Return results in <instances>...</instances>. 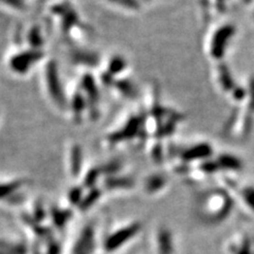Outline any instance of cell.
<instances>
[{"label":"cell","instance_id":"cell-1","mask_svg":"<svg viewBox=\"0 0 254 254\" xmlns=\"http://www.w3.org/2000/svg\"><path fill=\"white\" fill-rule=\"evenodd\" d=\"M44 86L53 105L62 111H67L69 96L64 87L59 64L54 59L48 60L44 66Z\"/></svg>","mask_w":254,"mask_h":254},{"label":"cell","instance_id":"cell-2","mask_svg":"<svg viewBox=\"0 0 254 254\" xmlns=\"http://www.w3.org/2000/svg\"><path fill=\"white\" fill-rule=\"evenodd\" d=\"M144 127H146L145 115L141 113L132 114L120 128L107 136L106 141L109 146H114L119 145L121 143L138 139L144 131Z\"/></svg>","mask_w":254,"mask_h":254},{"label":"cell","instance_id":"cell-3","mask_svg":"<svg viewBox=\"0 0 254 254\" xmlns=\"http://www.w3.org/2000/svg\"><path fill=\"white\" fill-rule=\"evenodd\" d=\"M44 50H33L26 48L16 51L8 60L9 70L15 76L24 77L30 72L38 63L45 60Z\"/></svg>","mask_w":254,"mask_h":254},{"label":"cell","instance_id":"cell-4","mask_svg":"<svg viewBox=\"0 0 254 254\" xmlns=\"http://www.w3.org/2000/svg\"><path fill=\"white\" fill-rule=\"evenodd\" d=\"M79 87L83 91L88 102V118L90 120H96L100 115V82H97L95 76L90 72H86L79 80Z\"/></svg>","mask_w":254,"mask_h":254},{"label":"cell","instance_id":"cell-5","mask_svg":"<svg viewBox=\"0 0 254 254\" xmlns=\"http://www.w3.org/2000/svg\"><path fill=\"white\" fill-rule=\"evenodd\" d=\"M51 13L60 21V27L63 33L68 35L83 26L79 15L69 2H59L52 7Z\"/></svg>","mask_w":254,"mask_h":254},{"label":"cell","instance_id":"cell-6","mask_svg":"<svg viewBox=\"0 0 254 254\" xmlns=\"http://www.w3.org/2000/svg\"><path fill=\"white\" fill-rule=\"evenodd\" d=\"M141 223L132 222L128 226H125L111 234L104 242V249L107 252H114L125 244L130 241L135 236L140 232Z\"/></svg>","mask_w":254,"mask_h":254},{"label":"cell","instance_id":"cell-7","mask_svg":"<svg viewBox=\"0 0 254 254\" xmlns=\"http://www.w3.org/2000/svg\"><path fill=\"white\" fill-rule=\"evenodd\" d=\"M68 111L77 124L82 123L86 115L88 117V102L79 87L74 90L71 96H69Z\"/></svg>","mask_w":254,"mask_h":254},{"label":"cell","instance_id":"cell-8","mask_svg":"<svg viewBox=\"0 0 254 254\" xmlns=\"http://www.w3.org/2000/svg\"><path fill=\"white\" fill-rule=\"evenodd\" d=\"M69 59L74 66L85 68H95L100 65V55L97 52L83 48H76L71 50Z\"/></svg>","mask_w":254,"mask_h":254},{"label":"cell","instance_id":"cell-9","mask_svg":"<svg viewBox=\"0 0 254 254\" xmlns=\"http://www.w3.org/2000/svg\"><path fill=\"white\" fill-rule=\"evenodd\" d=\"M95 248V227L86 226L80 232L74 245L71 254H92Z\"/></svg>","mask_w":254,"mask_h":254},{"label":"cell","instance_id":"cell-10","mask_svg":"<svg viewBox=\"0 0 254 254\" xmlns=\"http://www.w3.org/2000/svg\"><path fill=\"white\" fill-rule=\"evenodd\" d=\"M84 153L83 148L79 143H73L69 147L68 152V164L69 172L72 177H79L83 170Z\"/></svg>","mask_w":254,"mask_h":254},{"label":"cell","instance_id":"cell-11","mask_svg":"<svg viewBox=\"0 0 254 254\" xmlns=\"http://www.w3.org/2000/svg\"><path fill=\"white\" fill-rule=\"evenodd\" d=\"M26 43L29 49L44 50L46 46V37L43 28L39 25H32L26 33ZM45 51V50H44Z\"/></svg>","mask_w":254,"mask_h":254},{"label":"cell","instance_id":"cell-12","mask_svg":"<svg viewBox=\"0 0 254 254\" xmlns=\"http://www.w3.org/2000/svg\"><path fill=\"white\" fill-rule=\"evenodd\" d=\"M129 68L128 61L123 55L115 54L108 60L105 71L111 74L114 79L123 78V74L127 72Z\"/></svg>","mask_w":254,"mask_h":254},{"label":"cell","instance_id":"cell-13","mask_svg":"<svg viewBox=\"0 0 254 254\" xmlns=\"http://www.w3.org/2000/svg\"><path fill=\"white\" fill-rule=\"evenodd\" d=\"M27 184L25 179H15V180L0 182V200H7L16 194Z\"/></svg>","mask_w":254,"mask_h":254},{"label":"cell","instance_id":"cell-14","mask_svg":"<svg viewBox=\"0 0 254 254\" xmlns=\"http://www.w3.org/2000/svg\"><path fill=\"white\" fill-rule=\"evenodd\" d=\"M135 180L128 176L114 175L106 177L104 180V187L107 190H129L134 188Z\"/></svg>","mask_w":254,"mask_h":254},{"label":"cell","instance_id":"cell-15","mask_svg":"<svg viewBox=\"0 0 254 254\" xmlns=\"http://www.w3.org/2000/svg\"><path fill=\"white\" fill-rule=\"evenodd\" d=\"M112 89L119 92V95L126 97V99H135L138 95V89L136 84L131 79L127 78H120L115 79Z\"/></svg>","mask_w":254,"mask_h":254},{"label":"cell","instance_id":"cell-16","mask_svg":"<svg viewBox=\"0 0 254 254\" xmlns=\"http://www.w3.org/2000/svg\"><path fill=\"white\" fill-rule=\"evenodd\" d=\"M105 1L114 8L123 10L125 12L138 13L142 8L140 0H105Z\"/></svg>","mask_w":254,"mask_h":254},{"label":"cell","instance_id":"cell-17","mask_svg":"<svg viewBox=\"0 0 254 254\" xmlns=\"http://www.w3.org/2000/svg\"><path fill=\"white\" fill-rule=\"evenodd\" d=\"M158 249L160 254H171L173 250V242H172V236L169 233V231L164 229L160 230L158 236Z\"/></svg>","mask_w":254,"mask_h":254},{"label":"cell","instance_id":"cell-18","mask_svg":"<svg viewBox=\"0 0 254 254\" xmlns=\"http://www.w3.org/2000/svg\"><path fill=\"white\" fill-rule=\"evenodd\" d=\"M102 176L103 174L100 166L91 167V169L84 175L82 186L85 189H89V190L92 188H95L97 181L100 180V178Z\"/></svg>","mask_w":254,"mask_h":254},{"label":"cell","instance_id":"cell-19","mask_svg":"<svg viewBox=\"0 0 254 254\" xmlns=\"http://www.w3.org/2000/svg\"><path fill=\"white\" fill-rule=\"evenodd\" d=\"M101 195H102V192H101V190L95 187V188H92L89 190V192H87L85 194L84 196V198L82 200V203H80V205L79 206V207L80 210H88L90 209V207L94 206L97 200L100 199L101 197Z\"/></svg>","mask_w":254,"mask_h":254},{"label":"cell","instance_id":"cell-20","mask_svg":"<svg viewBox=\"0 0 254 254\" xmlns=\"http://www.w3.org/2000/svg\"><path fill=\"white\" fill-rule=\"evenodd\" d=\"M165 186V179L163 176L154 174L146 178L145 190L149 194L157 193Z\"/></svg>","mask_w":254,"mask_h":254},{"label":"cell","instance_id":"cell-21","mask_svg":"<svg viewBox=\"0 0 254 254\" xmlns=\"http://www.w3.org/2000/svg\"><path fill=\"white\" fill-rule=\"evenodd\" d=\"M100 167L102 170L103 176H105V177L114 176V175H118V173L122 171L123 162L119 159H113V160L109 161V162L104 163Z\"/></svg>","mask_w":254,"mask_h":254},{"label":"cell","instance_id":"cell-22","mask_svg":"<svg viewBox=\"0 0 254 254\" xmlns=\"http://www.w3.org/2000/svg\"><path fill=\"white\" fill-rule=\"evenodd\" d=\"M0 5L14 12L24 13L28 11L27 0H0Z\"/></svg>","mask_w":254,"mask_h":254},{"label":"cell","instance_id":"cell-23","mask_svg":"<svg viewBox=\"0 0 254 254\" xmlns=\"http://www.w3.org/2000/svg\"><path fill=\"white\" fill-rule=\"evenodd\" d=\"M85 188L80 184V186L73 187L68 193V200L69 203L73 206H79L85 196Z\"/></svg>","mask_w":254,"mask_h":254},{"label":"cell","instance_id":"cell-24","mask_svg":"<svg viewBox=\"0 0 254 254\" xmlns=\"http://www.w3.org/2000/svg\"><path fill=\"white\" fill-rule=\"evenodd\" d=\"M65 211L61 210H54L53 211V222L59 227H63L64 223L67 222V217L65 216Z\"/></svg>","mask_w":254,"mask_h":254},{"label":"cell","instance_id":"cell-25","mask_svg":"<svg viewBox=\"0 0 254 254\" xmlns=\"http://www.w3.org/2000/svg\"><path fill=\"white\" fill-rule=\"evenodd\" d=\"M140 1L143 3V2H149V1H152V0H140Z\"/></svg>","mask_w":254,"mask_h":254}]
</instances>
